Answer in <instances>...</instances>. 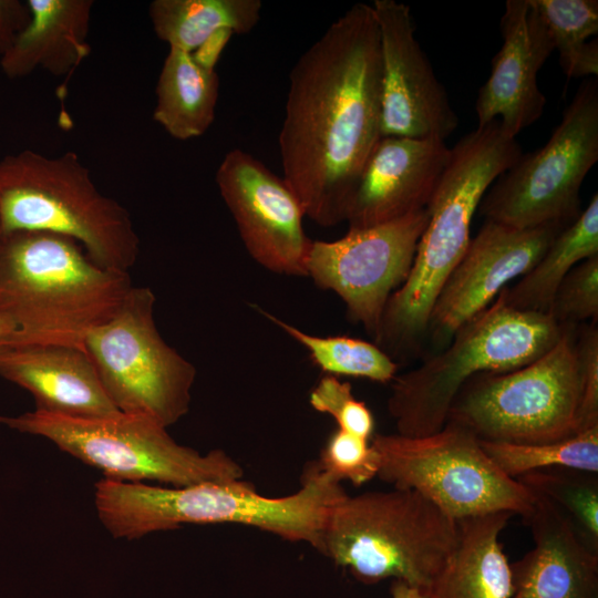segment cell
Listing matches in <instances>:
<instances>
[{"label":"cell","mask_w":598,"mask_h":598,"mask_svg":"<svg viewBox=\"0 0 598 598\" xmlns=\"http://www.w3.org/2000/svg\"><path fill=\"white\" fill-rule=\"evenodd\" d=\"M381 138V56L371 4L332 22L289 73L278 136L283 181L321 227L346 221L363 166Z\"/></svg>","instance_id":"cell-1"},{"label":"cell","mask_w":598,"mask_h":598,"mask_svg":"<svg viewBox=\"0 0 598 598\" xmlns=\"http://www.w3.org/2000/svg\"><path fill=\"white\" fill-rule=\"evenodd\" d=\"M347 495L315 462L305 470L301 487L282 497L261 495L243 480L154 486L101 478L94 505L101 524L117 539H140L186 524H240L319 551L328 517Z\"/></svg>","instance_id":"cell-2"},{"label":"cell","mask_w":598,"mask_h":598,"mask_svg":"<svg viewBox=\"0 0 598 598\" xmlns=\"http://www.w3.org/2000/svg\"><path fill=\"white\" fill-rule=\"evenodd\" d=\"M522 155L499 121L464 135L426 206L427 221L411 270L390 297L375 344L392 359L414 350L426 336L431 310L450 274L463 257L471 225L488 187Z\"/></svg>","instance_id":"cell-3"},{"label":"cell","mask_w":598,"mask_h":598,"mask_svg":"<svg viewBox=\"0 0 598 598\" xmlns=\"http://www.w3.org/2000/svg\"><path fill=\"white\" fill-rule=\"evenodd\" d=\"M128 272L95 264L72 238L42 231L6 234L0 244V312L18 327L14 348L84 349L132 288Z\"/></svg>","instance_id":"cell-4"},{"label":"cell","mask_w":598,"mask_h":598,"mask_svg":"<svg viewBox=\"0 0 598 598\" xmlns=\"http://www.w3.org/2000/svg\"><path fill=\"white\" fill-rule=\"evenodd\" d=\"M3 235L42 231L75 240L99 266L128 272L140 237L128 210L103 195L74 152L45 156L24 150L0 161Z\"/></svg>","instance_id":"cell-5"},{"label":"cell","mask_w":598,"mask_h":598,"mask_svg":"<svg viewBox=\"0 0 598 598\" xmlns=\"http://www.w3.org/2000/svg\"><path fill=\"white\" fill-rule=\"evenodd\" d=\"M564 328L549 313L509 307L499 293L446 347L391 381L388 411L396 433L415 437L439 432L467 381L535 361L559 340Z\"/></svg>","instance_id":"cell-6"},{"label":"cell","mask_w":598,"mask_h":598,"mask_svg":"<svg viewBox=\"0 0 598 598\" xmlns=\"http://www.w3.org/2000/svg\"><path fill=\"white\" fill-rule=\"evenodd\" d=\"M457 542V520L413 489L347 495L331 511L320 553L359 581L429 591Z\"/></svg>","instance_id":"cell-7"},{"label":"cell","mask_w":598,"mask_h":598,"mask_svg":"<svg viewBox=\"0 0 598 598\" xmlns=\"http://www.w3.org/2000/svg\"><path fill=\"white\" fill-rule=\"evenodd\" d=\"M0 424L44 437L61 451L97 468L104 478L124 483L157 482L166 486L233 483L243 467L225 451L206 454L178 444L167 427L143 415L69 417L40 411L0 415Z\"/></svg>","instance_id":"cell-8"},{"label":"cell","mask_w":598,"mask_h":598,"mask_svg":"<svg viewBox=\"0 0 598 598\" xmlns=\"http://www.w3.org/2000/svg\"><path fill=\"white\" fill-rule=\"evenodd\" d=\"M582 384L574 324L535 361L467 381L453 400L446 422L485 441L544 443L581 432Z\"/></svg>","instance_id":"cell-9"},{"label":"cell","mask_w":598,"mask_h":598,"mask_svg":"<svg viewBox=\"0 0 598 598\" xmlns=\"http://www.w3.org/2000/svg\"><path fill=\"white\" fill-rule=\"evenodd\" d=\"M378 476L395 488L413 489L455 520L507 512L525 520L535 494L504 474L467 429L446 422L436 433L373 434Z\"/></svg>","instance_id":"cell-10"},{"label":"cell","mask_w":598,"mask_h":598,"mask_svg":"<svg viewBox=\"0 0 598 598\" xmlns=\"http://www.w3.org/2000/svg\"><path fill=\"white\" fill-rule=\"evenodd\" d=\"M155 302L150 287L132 286L115 312L87 333L84 349L120 412L168 427L189 411L196 368L162 338Z\"/></svg>","instance_id":"cell-11"},{"label":"cell","mask_w":598,"mask_h":598,"mask_svg":"<svg viewBox=\"0 0 598 598\" xmlns=\"http://www.w3.org/2000/svg\"><path fill=\"white\" fill-rule=\"evenodd\" d=\"M598 161V83H582L539 150L520 155L484 195L485 220L514 228L568 226L581 213L580 187Z\"/></svg>","instance_id":"cell-12"},{"label":"cell","mask_w":598,"mask_h":598,"mask_svg":"<svg viewBox=\"0 0 598 598\" xmlns=\"http://www.w3.org/2000/svg\"><path fill=\"white\" fill-rule=\"evenodd\" d=\"M426 208L368 228L348 229L332 241L311 240L307 277L334 292L348 317L375 337L390 297L411 270Z\"/></svg>","instance_id":"cell-13"},{"label":"cell","mask_w":598,"mask_h":598,"mask_svg":"<svg viewBox=\"0 0 598 598\" xmlns=\"http://www.w3.org/2000/svg\"><path fill=\"white\" fill-rule=\"evenodd\" d=\"M250 257L270 272L307 277L311 240L303 209L283 178L240 148L228 151L215 175Z\"/></svg>","instance_id":"cell-14"},{"label":"cell","mask_w":598,"mask_h":598,"mask_svg":"<svg viewBox=\"0 0 598 598\" xmlns=\"http://www.w3.org/2000/svg\"><path fill=\"white\" fill-rule=\"evenodd\" d=\"M381 56V137L445 141L457 127L443 84L414 34L410 7L374 0Z\"/></svg>","instance_id":"cell-15"},{"label":"cell","mask_w":598,"mask_h":598,"mask_svg":"<svg viewBox=\"0 0 598 598\" xmlns=\"http://www.w3.org/2000/svg\"><path fill=\"white\" fill-rule=\"evenodd\" d=\"M566 226L514 228L485 220L431 310L426 334L436 351L470 319L487 308L512 280L527 274Z\"/></svg>","instance_id":"cell-16"},{"label":"cell","mask_w":598,"mask_h":598,"mask_svg":"<svg viewBox=\"0 0 598 598\" xmlns=\"http://www.w3.org/2000/svg\"><path fill=\"white\" fill-rule=\"evenodd\" d=\"M501 31L503 44L475 103L477 127L499 121L516 138L543 114L546 99L538 87L537 73L554 52V44L528 0L506 1Z\"/></svg>","instance_id":"cell-17"},{"label":"cell","mask_w":598,"mask_h":598,"mask_svg":"<svg viewBox=\"0 0 598 598\" xmlns=\"http://www.w3.org/2000/svg\"><path fill=\"white\" fill-rule=\"evenodd\" d=\"M450 156L445 141L382 136L350 200L349 229L373 227L426 208Z\"/></svg>","instance_id":"cell-18"},{"label":"cell","mask_w":598,"mask_h":598,"mask_svg":"<svg viewBox=\"0 0 598 598\" xmlns=\"http://www.w3.org/2000/svg\"><path fill=\"white\" fill-rule=\"evenodd\" d=\"M535 496L526 519L534 547L511 564L509 598H598V551L553 503Z\"/></svg>","instance_id":"cell-19"},{"label":"cell","mask_w":598,"mask_h":598,"mask_svg":"<svg viewBox=\"0 0 598 598\" xmlns=\"http://www.w3.org/2000/svg\"><path fill=\"white\" fill-rule=\"evenodd\" d=\"M0 377L29 391L35 410L43 413L84 419L121 413L85 349L58 344L8 349L0 352Z\"/></svg>","instance_id":"cell-20"},{"label":"cell","mask_w":598,"mask_h":598,"mask_svg":"<svg viewBox=\"0 0 598 598\" xmlns=\"http://www.w3.org/2000/svg\"><path fill=\"white\" fill-rule=\"evenodd\" d=\"M31 20L0 58L9 79L37 69L54 76L71 74L91 53L87 42L92 0H28Z\"/></svg>","instance_id":"cell-21"},{"label":"cell","mask_w":598,"mask_h":598,"mask_svg":"<svg viewBox=\"0 0 598 598\" xmlns=\"http://www.w3.org/2000/svg\"><path fill=\"white\" fill-rule=\"evenodd\" d=\"M514 515L489 513L457 520V542L429 589L430 598H509L511 564L499 542Z\"/></svg>","instance_id":"cell-22"},{"label":"cell","mask_w":598,"mask_h":598,"mask_svg":"<svg viewBox=\"0 0 598 598\" xmlns=\"http://www.w3.org/2000/svg\"><path fill=\"white\" fill-rule=\"evenodd\" d=\"M154 121L173 138L204 135L215 120L219 78L200 66L190 53L169 49L155 89Z\"/></svg>","instance_id":"cell-23"},{"label":"cell","mask_w":598,"mask_h":598,"mask_svg":"<svg viewBox=\"0 0 598 598\" xmlns=\"http://www.w3.org/2000/svg\"><path fill=\"white\" fill-rule=\"evenodd\" d=\"M598 255V195L553 239L537 264L513 287L499 293L506 305L548 313L554 295L567 274L582 260Z\"/></svg>","instance_id":"cell-24"},{"label":"cell","mask_w":598,"mask_h":598,"mask_svg":"<svg viewBox=\"0 0 598 598\" xmlns=\"http://www.w3.org/2000/svg\"><path fill=\"white\" fill-rule=\"evenodd\" d=\"M261 8L260 0H154L148 16L154 33L169 49L192 53L218 30L250 32Z\"/></svg>","instance_id":"cell-25"},{"label":"cell","mask_w":598,"mask_h":598,"mask_svg":"<svg viewBox=\"0 0 598 598\" xmlns=\"http://www.w3.org/2000/svg\"><path fill=\"white\" fill-rule=\"evenodd\" d=\"M546 24L567 78L598 75L597 0H528Z\"/></svg>","instance_id":"cell-26"},{"label":"cell","mask_w":598,"mask_h":598,"mask_svg":"<svg viewBox=\"0 0 598 598\" xmlns=\"http://www.w3.org/2000/svg\"><path fill=\"white\" fill-rule=\"evenodd\" d=\"M258 312L302 346L312 362L328 375L391 382L398 363L375 343L347 336L319 337L307 333L256 306Z\"/></svg>","instance_id":"cell-27"},{"label":"cell","mask_w":598,"mask_h":598,"mask_svg":"<svg viewBox=\"0 0 598 598\" xmlns=\"http://www.w3.org/2000/svg\"><path fill=\"white\" fill-rule=\"evenodd\" d=\"M480 444L492 462L512 478L554 467L598 473V426L554 442L512 443L480 440Z\"/></svg>","instance_id":"cell-28"},{"label":"cell","mask_w":598,"mask_h":598,"mask_svg":"<svg viewBox=\"0 0 598 598\" xmlns=\"http://www.w3.org/2000/svg\"><path fill=\"white\" fill-rule=\"evenodd\" d=\"M516 480L553 503L582 542L598 551V473L554 467L529 472Z\"/></svg>","instance_id":"cell-29"},{"label":"cell","mask_w":598,"mask_h":598,"mask_svg":"<svg viewBox=\"0 0 598 598\" xmlns=\"http://www.w3.org/2000/svg\"><path fill=\"white\" fill-rule=\"evenodd\" d=\"M333 481L360 486L378 476L379 456L369 440L334 430L327 439L317 462Z\"/></svg>","instance_id":"cell-30"},{"label":"cell","mask_w":598,"mask_h":598,"mask_svg":"<svg viewBox=\"0 0 598 598\" xmlns=\"http://www.w3.org/2000/svg\"><path fill=\"white\" fill-rule=\"evenodd\" d=\"M548 313L558 324L598 318V255L575 266L558 286Z\"/></svg>","instance_id":"cell-31"},{"label":"cell","mask_w":598,"mask_h":598,"mask_svg":"<svg viewBox=\"0 0 598 598\" xmlns=\"http://www.w3.org/2000/svg\"><path fill=\"white\" fill-rule=\"evenodd\" d=\"M309 403L313 410L330 415L339 430L371 441L373 414L364 402L354 398L350 382L327 374L310 391Z\"/></svg>","instance_id":"cell-32"},{"label":"cell","mask_w":598,"mask_h":598,"mask_svg":"<svg viewBox=\"0 0 598 598\" xmlns=\"http://www.w3.org/2000/svg\"><path fill=\"white\" fill-rule=\"evenodd\" d=\"M580 367L582 398L580 405V430L598 426V329L597 322L582 330L576 340Z\"/></svg>","instance_id":"cell-33"},{"label":"cell","mask_w":598,"mask_h":598,"mask_svg":"<svg viewBox=\"0 0 598 598\" xmlns=\"http://www.w3.org/2000/svg\"><path fill=\"white\" fill-rule=\"evenodd\" d=\"M30 20L27 1L0 0V58L13 45Z\"/></svg>","instance_id":"cell-34"},{"label":"cell","mask_w":598,"mask_h":598,"mask_svg":"<svg viewBox=\"0 0 598 598\" xmlns=\"http://www.w3.org/2000/svg\"><path fill=\"white\" fill-rule=\"evenodd\" d=\"M234 32L229 29H221L213 33L206 39L194 52L193 59L207 70H215V66L224 51L226 44L230 40Z\"/></svg>","instance_id":"cell-35"},{"label":"cell","mask_w":598,"mask_h":598,"mask_svg":"<svg viewBox=\"0 0 598 598\" xmlns=\"http://www.w3.org/2000/svg\"><path fill=\"white\" fill-rule=\"evenodd\" d=\"M18 327L6 313L0 312V352L16 347Z\"/></svg>","instance_id":"cell-36"},{"label":"cell","mask_w":598,"mask_h":598,"mask_svg":"<svg viewBox=\"0 0 598 598\" xmlns=\"http://www.w3.org/2000/svg\"><path fill=\"white\" fill-rule=\"evenodd\" d=\"M390 594L391 598H430L427 591L412 587L400 580H392Z\"/></svg>","instance_id":"cell-37"},{"label":"cell","mask_w":598,"mask_h":598,"mask_svg":"<svg viewBox=\"0 0 598 598\" xmlns=\"http://www.w3.org/2000/svg\"><path fill=\"white\" fill-rule=\"evenodd\" d=\"M2 237H3V231H2V225H1V219H0V244H1Z\"/></svg>","instance_id":"cell-38"}]
</instances>
